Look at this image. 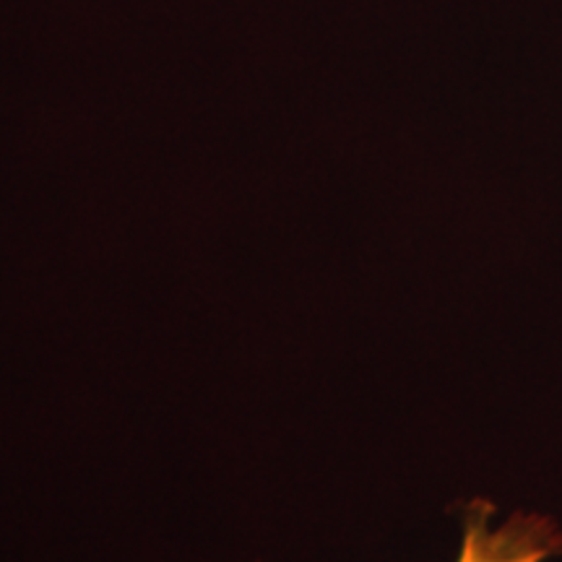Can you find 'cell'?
I'll return each instance as SVG.
<instances>
[{
    "label": "cell",
    "instance_id": "6da1fadb",
    "mask_svg": "<svg viewBox=\"0 0 562 562\" xmlns=\"http://www.w3.org/2000/svg\"><path fill=\"white\" fill-rule=\"evenodd\" d=\"M554 558H562V529L550 516L516 510L497 521L492 503L467 505L456 562H550Z\"/></svg>",
    "mask_w": 562,
    "mask_h": 562
}]
</instances>
